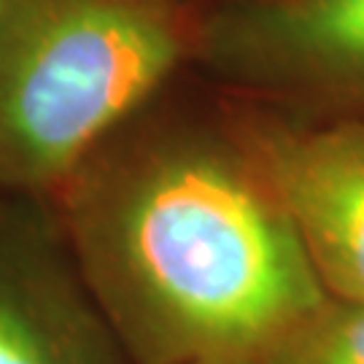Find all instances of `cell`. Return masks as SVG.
<instances>
[{
    "instance_id": "obj_1",
    "label": "cell",
    "mask_w": 364,
    "mask_h": 364,
    "mask_svg": "<svg viewBox=\"0 0 364 364\" xmlns=\"http://www.w3.org/2000/svg\"><path fill=\"white\" fill-rule=\"evenodd\" d=\"M173 92L49 203L135 364L270 362L332 297L230 117L197 122Z\"/></svg>"
},
{
    "instance_id": "obj_2",
    "label": "cell",
    "mask_w": 364,
    "mask_h": 364,
    "mask_svg": "<svg viewBox=\"0 0 364 364\" xmlns=\"http://www.w3.org/2000/svg\"><path fill=\"white\" fill-rule=\"evenodd\" d=\"M192 0H3L0 186L52 200L192 68Z\"/></svg>"
},
{
    "instance_id": "obj_3",
    "label": "cell",
    "mask_w": 364,
    "mask_h": 364,
    "mask_svg": "<svg viewBox=\"0 0 364 364\" xmlns=\"http://www.w3.org/2000/svg\"><path fill=\"white\" fill-rule=\"evenodd\" d=\"M192 65L281 103H364V0L197 6Z\"/></svg>"
},
{
    "instance_id": "obj_4",
    "label": "cell",
    "mask_w": 364,
    "mask_h": 364,
    "mask_svg": "<svg viewBox=\"0 0 364 364\" xmlns=\"http://www.w3.org/2000/svg\"><path fill=\"white\" fill-rule=\"evenodd\" d=\"M235 135L294 224L326 294L364 302V122L230 108Z\"/></svg>"
},
{
    "instance_id": "obj_5",
    "label": "cell",
    "mask_w": 364,
    "mask_h": 364,
    "mask_svg": "<svg viewBox=\"0 0 364 364\" xmlns=\"http://www.w3.org/2000/svg\"><path fill=\"white\" fill-rule=\"evenodd\" d=\"M0 364H135L49 200L0 186Z\"/></svg>"
},
{
    "instance_id": "obj_6",
    "label": "cell",
    "mask_w": 364,
    "mask_h": 364,
    "mask_svg": "<svg viewBox=\"0 0 364 364\" xmlns=\"http://www.w3.org/2000/svg\"><path fill=\"white\" fill-rule=\"evenodd\" d=\"M270 364H364V302L329 299Z\"/></svg>"
},
{
    "instance_id": "obj_7",
    "label": "cell",
    "mask_w": 364,
    "mask_h": 364,
    "mask_svg": "<svg viewBox=\"0 0 364 364\" xmlns=\"http://www.w3.org/2000/svg\"><path fill=\"white\" fill-rule=\"evenodd\" d=\"M210 364H270V362H257V359H240V362H210Z\"/></svg>"
},
{
    "instance_id": "obj_8",
    "label": "cell",
    "mask_w": 364,
    "mask_h": 364,
    "mask_svg": "<svg viewBox=\"0 0 364 364\" xmlns=\"http://www.w3.org/2000/svg\"><path fill=\"white\" fill-rule=\"evenodd\" d=\"M0 9H3V0H0Z\"/></svg>"
}]
</instances>
